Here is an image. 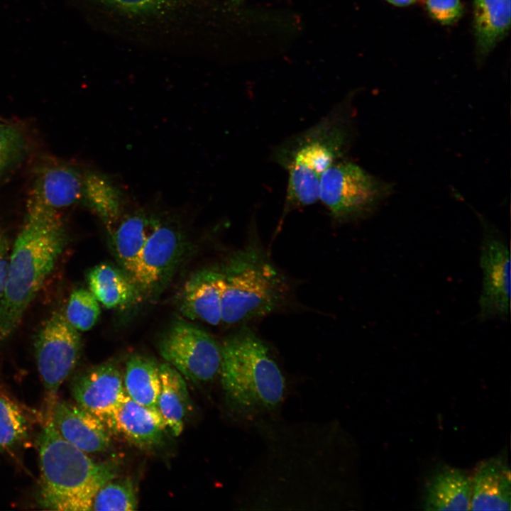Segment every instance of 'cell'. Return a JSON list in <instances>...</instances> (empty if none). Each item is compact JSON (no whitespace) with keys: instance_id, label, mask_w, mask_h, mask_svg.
I'll use <instances>...</instances> for the list:
<instances>
[{"instance_id":"1","label":"cell","mask_w":511,"mask_h":511,"mask_svg":"<svg viewBox=\"0 0 511 511\" xmlns=\"http://www.w3.org/2000/svg\"><path fill=\"white\" fill-rule=\"evenodd\" d=\"M351 116V108L346 99L317 123L273 148L272 160L282 167L288 176L282 217L292 210L319 201L322 174L344 158L350 148Z\"/></svg>"},{"instance_id":"2","label":"cell","mask_w":511,"mask_h":511,"mask_svg":"<svg viewBox=\"0 0 511 511\" xmlns=\"http://www.w3.org/2000/svg\"><path fill=\"white\" fill-rule=\"evenodd\" d=\"M66 243L60 215L26 211L11 251L0 297V344L17 329Z\"/></svg>"},{"instance_id":"3","label":"cell","mask_w":511,"mask_h":511,"mask_svg":"<svg viewBox=\"0 0 511 511\" xmlns=\"http://www.w3.org/2000/svg\"><path fill=\"white\" fill-rule=\"evenodd\" d=\"M40 483V503L46 509L91 510L99 488L116 477L113 461L97 463L86 452L65 440L51 420L38 437Z\"/></svg>"},{"instance_id":"4","label":"cell","mask_w":511,"mask_h":511,"mask_svg":"<svg viewBox=\"0 0 511 511\" xmlns=\"http://www.w3.org/2000/svg\"><path fill=\"white\" fill-rule=\"evenodd\" d=\"M221 347L219 374L231 406L243 414L275 409L283 398L285 379L267 346L244 326Z\"/></svg>"},{"instance_id":"5","label":"cell","mask_w":511,"mask_h":511,"mask_svg":"<svg viewBox=\"0 0 511 511\" xmlns=\"http://www.w3.org/2000/svg\"><path fill=\"white\" fill-rule=\"evenodd\" d=\"M224 290L221 323L234 326L267 315L284 301L285 279L264 252L248 246L221 267Z\"/></svg>"},{"instance_id":"6","label":"cell","mask_w":511,"mask_h":511,"mask_svg":"<svg viewBox=\"0 0 511 511\" xmlns=\"http://www.w3.org/2000/svg\"><path fill=\"white\" fill-rule=\"evenodd\" d=\"M390 187L358 165L341 159L322 174L319 200L339 223L368 215L389 192Z\"/></svg>"},{"instance_id":"7","label":"cell","mask_w":511,"mask_h":511,"mask_svg":"<svg viewBox=\"0 0 511 511\" xmlns=\"http://www.w3.org/2000/svg\"><path fill=\"white\" fill-rule=\"evenodd\" d=\"M81 347L78 331L59 312H55L45 320L35 336V356L45 388L47 420L61 385L78 361Z\"/></svg>"},{"instance_id":"8","label":"cell","mask_w":511,"mask_h":511,"mask_svg":"<svg viewBox=\"0 0 511 511\" xmlns=\"http://www.w3.org/2000/svg\"><path fill=\"white\" fill-rule=\"evenodd\" d=\"M167 363L194 383H205L219 374L221 347L207 331L184 321L176 322L159 342Z\"/></svg>"},{"instance_id":"9","label":"cell","mask_w":511,"mask_h":511,"mask_svg":"<svg viewBox=\"0 0 511 511\" xmlns=\"http://www.w3.org/2000/svg\"><path fill=\"white\" fill-rule=\"evenodd\" d=\"M480 266L482 289L477 318L480 322L506 321L510 307V253L505 236L481 217Z\"/></svg>"},{"instance_id":"10","label":"cell","mask_w":511,"mask_h":511,"mask_svg":"<svg viewBox=\"0 0 511 511\" xmlns=\"http://www.w3.org/2000/svg\"><path fill=\"white\" fill-rule=\"evenodd\" d=\"M182 244L173 224L155 218L131 276L140 292H153L164 283L182 256Z\"/></svg>"},{"instance_id":"11","label":"cell","mask_w":511,"mask_h":511,"mask_svg":"<svg viewBox=\"0 0 511 511\" xmlns=\"http://www.w3.org/2000/svg\"><path fill=\"white\" fill-rule=\"evenodd\" d=\"M70 390L76 403L106 425L126 395L121 373L112 362L78 373L71 382Z\"/></svg>"},{"instance_id":"12","label":"cell","mask_w":511,"mask_h":511,"mask_svg":"<svg viewBox=\"0 0 511 511\" xmlns=\"http://www.w3.org/2000/svg\"><path fill=\"white\" fill-rule=\"evenodd\" d=\"M84 174L62 164L45 166L37 173L28 196V211L60 214L83 199Z\"/></svg>"},{"instance_id":"13","label":"cell","mask_w":511,"mask_h":511,"mask_svg":"<svg viewBox=\"0 0 511 511\" xmlns=\"http://www.w3.org/2000/svg\"><path fill=\"white\" fill-rule=\"evenodd\" d=\"M50 420L65 440L86 453L103 452L111 444L108 427L77 404L56 400Z\"/></svg>"},{"instance_id":"14","label":"cell","mask_w":511,"mask_h":511,"mask_svg":"<svg viewBox=\"0 0 511 511\" xmlns=\"http://www.w3.org/2000/svg\"><path fill=\"white\" fill-rule=\"evenodd\" d=\"M224 290L221 268L199 270L185 282L180 299L181 313L192 320L216 326L221 323Z\"/></svg>"},{"instance_id":"15","label":"cell","mask_w":511,"mask_h":511,"mask_svg":"<svg viewBox=\"0 0 511 511\" xmlns=\"http://www.w3.org/2000/svg\"><path fill=\"white\" fill-rule=\"evenodd\" d=\"M106 426L142 449L158 446L167 427L157 410L143 406L127 395L108 419Z\"/></svg>"},{"instance_id":"16","label":"cell","mask_w":511,"mask_h":511,"mask_svg":"<svg viewBox=\"0 0 511 511\" xmlns=\"http://www.w3.org/2000/svg\"><path fill=\"white\" fill-rule=\"evenodd\" d=\"M472 510H510L511 475L505 459L500 456L481 462L471 478Z\"/></svg>"},{"instance_id":"17","label":"cell","mask_w":511,"mask_h":511,"mask_svg":"<svg viewBox=\"0 0 511 511\" xmlns=\"http://www.w3.org/2000/svg\"><path fill=\"white\" fill-rule=\"evenodd\" d=\"M471 477L461 469L443 466L429 478L423 495L425 510H470Z\"/></svg>"},{"instance_id":"18","label":"cell","mask_w":511,"mask_h":511,"mask_svg":"<svg viewBox=\"0 0 511 511\" xmlns=\"http://www.w3.org/2000/svg\"><path fill=\"white\" fill-rule=\"evenodd\" d=\"M473 28L478 57L484 58L507 35L511 0H473Z\"/></svg>"},{"instance_id":"19","label":"cell","mask_w":511,"mask_h":511,"mask_svg":"<svg viewBox=\"0 0 511 511\" xmlns=\"http://www.w3.org/2000/svg\"><path fill=\"white\" fill-rule=\"evenodd\" d=\"M90 292L109 309L124 308L136 301L140 291L131 277L121 268L101 263L87 276Z\"/></svg>"},{"instance_id":"20","label":"cell","mask_w":511,"mask_h":511,"mask_svg":"<svg viewBox=\"0 0 511 511\" xmlns=\"http://www.w3.org/2000/svg\"><path fill=\"white\" fill-rule=\"evenodd\" d=\"M160 388L157 410L175 436L183 431L189 398L182 375L169 363L159 364Z\"/></svg>"},{"instance_id":"21","label":"cell","mask_w":511,"mask_h":511,"mask_svg":"<svg viewBox=\"0 0 511 511\" xmlns=\"http://www.w3.org/2000/svg\"><path fill=\"white\" fill-rule=\"evenodd\" d=\"M154 221V217L136 211L126 216L112 233L114 255L131 278Z\"/></svg>"},{"instance_id":"22","label":"cell","mask_w":511,"mask_h":511,"mask_svg":"<svg viewBox=\"0 0 511 511\" xmlns=\"http://www.w3.org/2000/svg\"><path fill=\"white\" fill-rule=\"evenodd\" d=\"M123 381L126 394L131 400L157 410L160 379L159 363L154 359L143 355L131 356L126 364Z\"/></svg>"},{"instance_id":"23","label":"cell","mask_w":511,"mask_h":511,"mask_svg":"<svg viewBox=\"0 0 511 511\" xmlns=\"http://www.w3.org/2000/svg\"><path fill=\"white\" fill-rule=\"evenodd\" d=\"M122 199L119 189L106 177L94 172L84 174L83 199L109 228L121 214Z\"/></svg>"},{"instance_id":"24","label":"cell","mask_w":511,"mask_h":511,"mask_svg":"<svg viewBox=\"0 0 511 511\" xmlns=\"http://www.w3.org/2000/svg\"><path fill=\"white\" fill-rule=\"evenodd\" d=\"M138 497L133 481L113 478L96 493L91 510L131 511L137 509Z\"/></svg>"},{"instance_id":"25","label":"cell","mask_w":511,"mask_h":511,"mask_svg":"<svg viewBox=\"0 0 511 511\" xmlns=\"http://www.w3.org/2000/svg\"><path fill=\"white\" fill-rule=\"evenodd\" d=\"M28 422L23 410L0 395V450L11 449L27 438Z\"/></svg>"},{"instance_id":"26","label":"cell","mask_w":511,"mask_h":511,"mask_svg":"<svg viewBox=\"0 0 511 511\" xmlns=\"http://www.w3.org/2000/svg\"><path fill=\"white\" fill-rule=\"evenodd\" d=\"M100 313L99 302L90 290L79 288L71 293L64 315L77 331H86L96 324Z\"/></svg>"},{"instance_id":"27","label":"cell","mask_w":511,"mask_h":511,"mask_svg":"<svg viewBox=\"0 0 511 511\" xmlns=\"http://www.w3.org/2000/svg\"><path fill=\"white\" fill-rule=\"evenodd\" d=\"M27 139L18 126L0 119V178L23 159Z\"/></svg>"},{"instance_id":"28","label":"cell","mask_w":511,"mask_h":511,"mask_svg":"<svg viewBox=\"0 0 511 511\" xmlns=\"http://www.w3.org/2000/svg\"><path fill=\"white\" fill-rule=\"evenodd\" d=\"M120 12L132 16H149L165 11L172 0H99Z\"/></svg>"},{"instance_id":"29","label":"cell","mask_w":511,"mask_h":511,"mask_svg":"<svg viewBox=\"0 0 511 511\" xmlns=\"http://www.w3.org/2000/svg\"><path fill=\"white\" fill-rule=\"evenodd\" d=\"M425 7L430 17L444 26L456 23L463 14L461 0H425Z\"/></svg>"},{"instance_id":"30","label":"cell","mask_w":511,"mask_h":511,"mask_svg":"<svg viewBox=\"0 0 511 511\" xmlns=\"http://www.w3.org/2000/svg\"><path fill=\"white\" fill-rule=\"evenodd\" d=\"M11 248L5 233L0 231V297L2 295Z\"/></svg>"},{"instance_id":"31","label":"cell","mask_w":511,"mask_h":511,"mask_svg":"<svg viewBox=\"0 0 511 511\" xmlns=\"http://www.w3.org/2000/svg\"><path fill=\"white\" fill-rule=\"evenodd\" d=\"M388 3L395 6H407L412 5L418 1V0H385Z\"/></svg>"},{"instance_id":"32","label":"cell","mask_w":511,"mask_h":511,"mask_svg":"<svg viewBox=\"0 0 511 511\" xmlns=\"http://www.w3.org/2000/svg\"><path fill=\"white\" fill-rule=\"evenodd\" d=\"M243 0H229L231 4L233 6H238L243 2Z\"/></svg>"}]
</instances>
